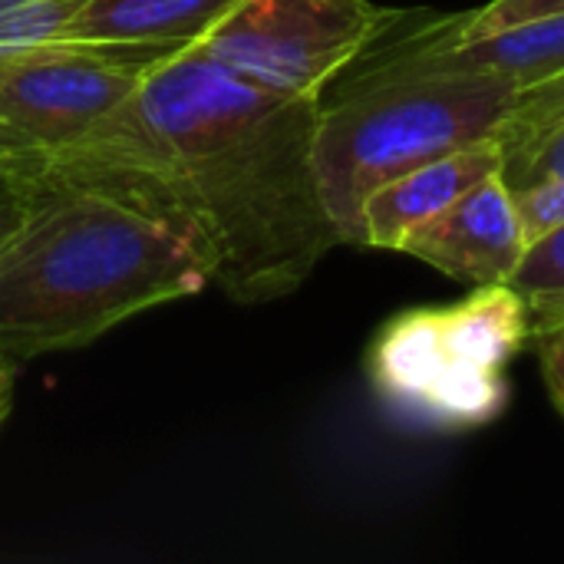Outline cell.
<instances>
[{"label": "cell", "mask_w": 564, "mask_h": 564, "mask_svg": "<svg viewBox=\"0 0 564 564\" xmlns=\"http://www.w3.org/2000/svg\"><path fill=\"white\" fill-rule=\"evenodd\" d=\"M314 132L317 99L261 89L178 50L96 129L0 169L119 192L192 245L208 284L238 304H268L344 245L321 195Z\"/></svg>", "instance_id": "6da1fadb"}, {"label": "cell", "mask_w": 564, "mask_h": 564, "mask_svg": "<svg viewBox=\"0 0 564 564\" xmlns=\"http://www.w3.org/2000/svg\"><path fill=\"white\" fill-rule=\"evenodd\" d=\"M20 182L30 205L0 245V357L86 347L208 284L192 245L119 192L66 178Z\"/></svg>", "instance_id": "7a4b0ae2"}, {"label": "cell", "mask_w": 564, "mask_h": 564, "mask_svg": "<svg viewBox=\"0 0 564 564\" xmlns=\"http://www.w3.org/2000/svg\"><path fill=\"white\" fill-rule=\"evenodd\" d=\"M519 86L499 76L344 79L317 96L314 165L344 245L364 248V202L390 178L499 132Z\"/></svg>", "instance_id": "3957f363"}, {"label": "cell", "mask_w": 564, "mask_h": 564, "mask_svg": "<svg viewBox=\"0 0 564 564\" xmlns=\"http://www.w3.org/2000/svg\"><path fill=\"white\" fill-rule=\"evenodd\" d=\"M532 337L525 301L482 284L446 307H413L377 334L367 370L380 400L433 430H476L509 397V364Z\"/></svg>", "instance_id": "277c9868"}, {"label": "cell", "mask_w": 564, "mask_h": 564, "mask_svg": "<svg viewBox=\"0 0 564 564\" xmlns=\"http://www.w3.org/2000/svg\"><path fill=\"white\" fill-rule=\"evenodd\" d=\"M162 50L86 40L0 46V132L10 159L50 155L116 112Z\"/></svg>", "instance_id": "5b68a950"}, {"label": "cell", "mask_w": 564, "mask_h": 564, "mask_svg": "<svg viewBox=\"0 0 564 564\" xmlns=\"http://www.w3.org/2000/svg\"><path fill=\"white\" fill-rule=\"evenodd\" d=\"M397 13L373 0H238L188 50L261 89L317 99Z\"/></svg>", "instance_id": "8992f818"}, {"label": "cell", "mask_w": 564, "mask_h": 564, "mask_svg": "<svg viewBox=\"0 0 564 564\" xmlns=\"http://www.w3.org/2000/svg\"><path fill=\"white\" fill-rule=\"evenodd\" d=\"M525 225L519 202L496 172L473 185L443 215L413 228L400 251L413 254L453 281L482 288L509 284L525 254Z\"/></svg>", "instance_id": "52a82bcc"}, {"label": "cell", "mask_w": 564, "mask_h": 564, "mask_svg": "<svg viewBox=\"0 0 564 564\" xmlns=\"http://www.w3.org/2000/svg\"><path fill=\"white\" fill-rule=\"evenodd\" d=\"M496 172H502V145L489 135L390 178L364 202V248L400 251L413 228L443 215Z\"/></svg>", "instance_id": "ba28073f"}, {"label": "cell", "mask_w": 564, "mask_h": 564, "mask_svg": "<svg viewBox=\"0 0 564 564\" xmlns=\"http://www.w3.org/2000/svg\"><path fill=\"white\" fill-rule=\"evenodd\" d=\"M238 0H89L63 40L178 53L195 46Z\"/></svg>", "instance_id": "9c48e42d"}, {"label": "cell", "mask_w": 564, "mask_h": 564, "mask_svg": "<svg viewBox=\"0 0 564 564\" xmlns=\"http://www.w3.org/2000/svg\"><path fill=\"white\" fill-rule=\"evenodd\" d=\"M509 288L525 301L532 334L564 317V221L525 245Z\"/></svg>", "instance_id": "30bf717a"}, {"label": "cell", "mask_w": 564, "mask_h": 564, "mask_svg": "<svg viewBox=\"0 0 564 564\" xmlns=\"http://www.w3.org/2000/svg\"><path fill=\"white\" fill-rule=\"evenodd\" d=\"M558 13H564V0H489L479 10H463L449 17L420 13V30L430 43H459Z\"/></svg>", "instance_id": "8fae6325"}, {"label": "cell", "mask_w": 564, "mask_h": 564, "mask_svg": "<svg viewBox=\"0 0 564 564\" xmlns=\"http://www.w3.org/2000/svg\"><path fill=\"white\" fill-rule=\"evenodd\" d=\"M89 0H0V46L63 40Z\"/></svg>", "instance_id": "7c38bea8"}, {"label": "cell", "mask_w": 564, "mask_h": 564, "mask_svg": "<svg viewBox=\"0 0 564 564\" xmlns=\"http://www.w3.org/2000/svg\"><path fill=\"white\" fill-rule=\"evenodd\" d=\"M512 195H522L539 185H552L564 178V116L545 126L539 135L522 142L519 149L502 155V172Z\"/></svg>", "instance_id": "4fadbf2b"}, {"label": "cell", "mask_w": 564, "mask_h": 564, "mask_svg": "<svg viewBox=\"0 0 564 564\" xmlns=\"http://www.w3.org/2000/svg\"><path fill=\"white\" fill-rule=\"evenodd\" d=\"M564 116V69L555 76H545L525 89H519L512 112L506 116V122L499 126L496 139L502 145V155L519 149L522 142H529L532 135H539L545 126H552L555 119Z\"/></svg>", "instance_id": "5bb4252c"}, {"label": "cell", "mask_w": 564, "mask_h": 564, "mask_svg": "<svg viewBox=\"0 0 564 564\" xmlns=\"http://www.w3.org/2000/svg\"><path fill=\"white\" fill-rule=\"evenodd\" d=\"M519 212H522V225H525V238H539L542 231H549L552 225L564 221V178L552 185H539L529 188L522 195H516Z\"/></svg>", "instance_id": "9a60e30c"}, {"label": "cell", "mask_w": 564, "mask_h": 564, "mask_svg": "<svg viewBox=\"0 0 564 564\" xmlns=\"http://www.w3.org/2000/svg\"><path fill=\"white\" fill-rule=\"evenodd\" d=\"M532 337L539 344V364H542L545 387H549L558 413L564 416V317L539 327Z\"/></svg>", "instance_id": "2e32d148"}, {"label": "cell", "mask_w": 564, "mask_h": 564, "mask_svg": "<svg viewBox=\"0 0 564 564\" xmlns=\"http://www.w3.org/2000/svg\"><path fill=\"white\" fill-rule=\"evenodd\" d=\"M26 205H30V188L17 175L0 169V245L20 225V218L26 215Z\"/></svg>", "instance_id": "e0dca14e"}, {"label": "cell", "mask_w": 564, "mask_h": 564, "mask_svg": "<svg viewBox=\"0 0 564 564\" xmlns=\"http://www.w3.org/2000/svg\"><path fill=\"white\" fill-rule=\"evenodd\" d=\"M13 360L10 357H0V430L7 426L10 413H13Z\"/></svg>", "instance_id": "ac0fdd59"}, {"label": "cell", "mask_w": 564, "mask_h": 564, "mask_svg": "<svg viewBox=\"0 0 564 564\" xmlns=\"http://www.w3.org/2000/svg\"><path fill=\"white\" fill-rule=\"evenodd\" d=\"M7 155V139H3V132H0V159Z\"/></svg>", "instance_id": "d6986e66"}]
</instances>
